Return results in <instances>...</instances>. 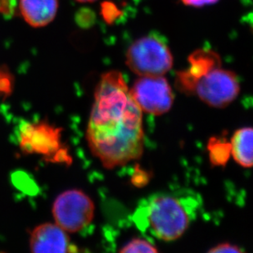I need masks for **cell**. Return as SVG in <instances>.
Wrapping results in <instances>:
<instances>
[{"label":"cell","mask_w":253,"mask_h":253,"mask_svg":"<svg viewBox=\"0 0 253 253\" xmlns=\"http://www.w3.org/2000/svg\"><path fill=\"white\" fill-rule=\"evenodd\" d=\"M86 137L91 152L106 168L126 165L142 155V111L121 72L111 71L101 77Z\"/></svg>","instance_id":"cell-1"},{"label":"cell","mask_w":253,"mask_h":253,"mask_svg":"<svg viewBox=\"0 0 253 253\" xmlns=\"http://www.w3.org/2000/svg\"><path fill=\"white\" fill-rule=\"evenodd\" d=\"M194 212L189 198L155 194L141 203L134 213V220L141 230H148L161 240L173 241L185 233Z\"/></svg>","instance_id":"cell-2"},{"label":"cell","mask_w":253,"mask_h":253,"mask_svg":"<svg viewBox=\"0 0 253 253\" xmlns=\"http://www.w3.org/2000/svg\"><path fill=\"white\" fill-rule=\"evenodd\" d=\"M62 128L48 122L26 123L20 130V149L25 154L40 155L48 162L69 164L72 160L68 148L62 143Z\"/></svg>","instance_id":"cell-3"},{"label":"cell","mask_w":253,"mask_h":253,"mask_svg":"<svg viewBox=\"0 0 253 253\" xmlns=\"http://www.w3.org/2000/svg\"><path fill=\"white\" fill-rule=\"evenodd\" d=\"M126 64L139 77H162L173 66V57L162 39L148 36L132 43L126 53Z\"/></svg>","instance_id":"cell-4"},{"label":"cell","mask_w":253,"mask_h":253,"mask_svg":"<svg viewBox=\"0 0 253 253\" xmlns=\"http://www.w3.org/2000/svg\"><path fill=\"white\" fill-rule=\"evenodd\" d=\"M94 203L79 189H69L59 194L53 203L56 224L67 233H77L88 226L94 216Z\"/></svg>","instance_id":"cell-5"},{"label":"cell","mask_w":253,"mask_h":253,"mask_svg":"<svg viewBox=\"0 0 253 253\" xmlns=\"http://www.w3.org/2000/svg\"><path fill=\"white\" fill-rule=\"evenodd\" d=\"M239 91L240 86L236 75L217 67L198 80L194 93L212 108H224L236 99Z\"/></svg>","instance_id":"cell-6"},{"label":"cell","mask_w":253,"mask_h":253,"mask_svg":"<svg viewBox=\"0 0 253 253\" xmlns=\"http://www.w3.org/2000/svg\"><path fill=\"white\" fill-rule=\"evenodd\" d=\"M129 93L141 111L154 116L168 113L174 102L171 87L163 76L141 77Z\"/></svg>","instance_id":"cell-7"},{"label":"cell","mask_w":253,"mask_h":253,"mask_svg":"<svg viewBox=\"0 0 253 253\" xmlns=\"http://www.w3.org/2000/svg\"><path fill=\"white\" fill-rule=\"evenodd\" d=\"M188 69L177 73L176 87L183 93L194 94V87L201 77L220 67V57L210 49H198L189 55Z\"/></svg>","instance_id":"cell-8"},{"label":"cell","mask_w":253,"mask_h":253,"mask_svg":"<svg viewBox=\"0 0 253 253\" xmlns=\"http://www.w3.org/2000/svg\"><path fill=\"white\" fill-rule=\"evenodd\" d=\"M32 253H72L77 248L72 245L67 232L53 223H44L32 230L30 238Z\"/></svg>","instance_id":"cell-9"},{"label":"cell","mask_w":253,"mask_h":253,"mask_svg":"<svg viewBox=\"0 0 253 253\" xmlns=\"http://www.w3.org/2000/svg\"><path fill=\"white\" fill-rule=\"evenodd\" d=\"M58 0H20V12L33 27L49 24L57 14Z\"/></svg>","instance_id":"cell-10"},{"label":"cell","mask_w":253,"mask_h":253,"mask_svg":"<svg viewBox=\"0 0 253 253\" xmlns=\"http://www.w3.org/2000/svg\"><path fill=\"white\" fill-rule=\"evenodd\" d=\"M230 153L243 168L253 167V129L245 127L237 130L232 137Z\"/></svg>","instance_id":"cell-11"},{"label":"cell","mask_w":253,"mask_h":253,"mask_svg":"<svg viewBox=\"0 0 253 253\" xmlns=\"http://www.w3.org/2000/svg\"><path fill=\"white\" fill-rule=\"evenodd\" d=\"M211 161L215 165H224L229 159L230 143L220 139H212L209 143Z\"/></svg>","instance_id":"cell-12"},{"label":"cell","mask_w":253,"mask_h":253,"mask_svg":"<svg viewBox=\"0 0 253 253\" xmlns=\"http://www.w3.org/2000/svg\"><path fill=\"white\" fill-rule=\"evenodd\" d=\"M119 252L122 253H158V250L151 244L150 242L137 238L132 239L131 241L125 245Z\"/></svg>","instance_id":"cell-13"},{"label":"cell","mask_w":253,"mask_h":253,"mask_svg":"<svg viewBox=\"0 0 253 253\" xmlns=\"http://www.w3.org/2000/svg\"><path fill=\"white\" fill-rule=\"evenodd\" d=\"M102 14L106 20V22L108 23H113L115 20L117 19V17L121 14V12L116 5L112 2H103L102 5Z\"/></svg>","instance_id":"cell-14"},{"label":"cell","mask_w":253,"mask_h":253,"mask_svg":"<svg viewBox=\"0 0 253 253\" xmlns=\"http://www.w3.org/2000/svg\"><path fill=\"white\" fill-rule=\"evenodd\" d=\"M209 253H241V249L235 245L229 244H219L215 248L210 249Z\"/></svg>","instance_id":"cell-15"},{"label":"cell","mask_w":253,"mask_h":253,"mask_svg":"<svg viewBox=\"0 0 253 253\" xmlns=\"http://www.w3.org/2000/svg\"><path fill=\"white\" fill-rule=\"evenodd\" d=\"M184 4L194 7H201L207 4H211L214 2H217L218 0H182Z\"/></svg>","instance_id":"cell-16"},{"label":"cell","mask_w":253,"mask_h":253,"mask_svg":"<svg viewBox=\"0 0 253 253\" xmlns=\"http://www.w3.org/2000/svg\"><path fill=\"white\" fill-rule=\"evenodd\" d=\"M78 2H94L96 0H77Z\"/></svg>","instance_id":"cell-17"}]
</instances>
